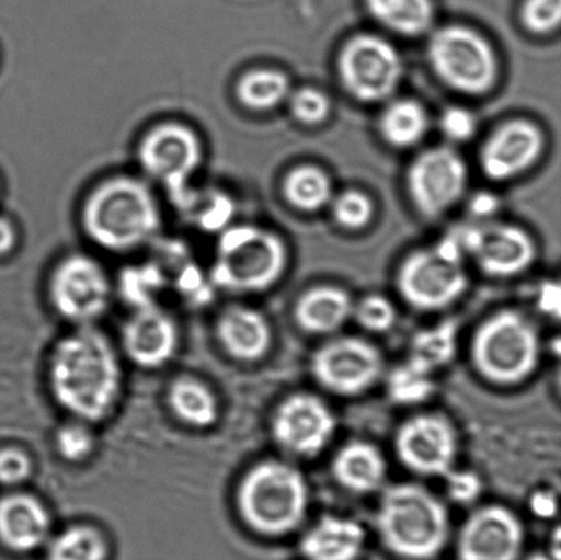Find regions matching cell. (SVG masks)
<instances>
[{
	"label": "cell",
	"mask_w": 561,
	"mask_h": 560,
	"mask_svg": "<svg viewBox=\"0 0 561 560\" xmlns=\"http://www.w3.org/2000/svg\"><path fill=\"white\" fill-rule=\"evenodd\" d=\"M49 381L57 402L82 421L106 419L123 389L117 354L103 333L81 327L55 348Z\"/></svg>",
	"instance_id": "1"
},
{
	"label": "cell",
	"mask_w": 561,
	"mask_h": 560,
	"mask_svg": "<svg viewBox=\"0 0 561 560\" xmlns=\"http://www.w3.org/2000/svg\"><path fill=\"white\" fill-rule=\"evenodd\" d=\"M82 225L93 243L124 252L156 236L161 228V210L145 181L118 175L103 181L87 197Z\"/></svg>",
	"instance_id": "2"
},
{
	"label": "cell",
	"mask_w": 561,
	"mask_h": 560,
	"mask_svg": "<svg viewBox=\"0 0 561 560\" xmlns=\"http://www.w3.org/2000/svg\"><path fill=\"white\" fill-rule=\"evenodd\" d=\"M383 546L409 560H431L447 546L449 514L427 488L403 482L383 490L377 512Z\"/></svg>",
	"instance_id": "3"
},
{
	"label": "cell",
	"mask_w": 561,
	"mask_h": 560,
	"mask_svg": "<svg viewBox=\"0 0 561 560\" xmlns=\"http://www.w3.org/2000/svg\"><path fill=\"white\" fill-rule=\"evenodd\" d=\"M310 492L301 471L279 460L252 468L239 488L241 517L265 536H284L306 518Z\"/></svg>",
	"instance_id": "4"
},
{
	"label": "cell",
	"mask_w": 561,
	"mask_h": 560,
	"mask_svg": "<svg viewBox=\"0 0 561 560\" xmlns=\"http://www.w3.org/2000/svg\"><path fill=\"white\" fill-rule=\"evenodd\" d=\"M541 339L536 323L516 310H502L477 329L471 344L476 369L489 382L516 386L540 364Z\"/></svg>",
	"instance_id": "5"
},
{
	"label": "cell",
	"mask_w": 561,
	"mask_h": 560,
	"mask_svg": "<svg viewBox=\"0 0 561 560\" xmlns=\"http://www.w3.org/2000/svg\"><path fill=\"white\" fill-rule=\"evenodd\" d=\"M286 262L288 254L278 236L240 225L222 233L213 279L233 293H257L278 282Z\"/></svg>",
	"instance_id": "6"
},
{
	"label": "cell",
	"mask_w": 561,
	"mask_h": 560,
	"mask_svg": "<svg viewBox=\"0 0 561 560\" xmlns=\"http://www.w3.org/2000/svg\"><path fill=\"white\" fill-rule=\"evenodd\" d=\"M465 258L453 233L432 250L414 252L400 267V295L407 304L421 311H437L454 305L469 285Z\"/></svg>",
	"instance_id": "7"
},
{
	"label": "cell",
	"mask_w": 561,
	"mask_h": 560,
	"mask_svg": "<svg viewBox=\"0 0 561 560\" xmlns=\"http://www.w3.org/2000/svg\"><path fill=\"white\" fill-rule=\"evenodd\" d=\"M428 60L439 79L470 95L485 93L496 81L497 62L492 47L469 27L450 25L434 33L428 43Z\"/></svg>",
	"instance_id": "8"
},
{
	"label": "cell",
	"mask_w": 561,
	"mask_h": 560,
	"mask_svg": "<svg viewBox=\"0 0 561 560\" xmlns=\"http://www.w3.org/2000/svg\"><path fill=\"white\" fill-rule=\"evenodd\" d=\"M139 161L145 172L161 181L179 205L192 202L188 181L202 163V142L190 126L159 124L142 137Z\"/></svg>",
	"instance_id": "9"
},
{
	"label": "cell",
	"mask_w": 561,
	"mask_h": 560,
	"mask_svg": "<svg viewBox=\"0 0 561 560\" xmlns=\"http://www.w3.org/2000/svg\"><path fill=\"white\" fill-rule=\"evenodd\" d=\"M339 69L346 90L363 102H381L393 95L403 76L398 49L373 35L352 38L340 55Z\"/></svg>",
	"instance_id": "10"
},
{
	"label": "cell",
	"mask_w": 561,
	"mask_h": 560,
	"mask_svg": "<svg viewBox=\"0 0 561 560\" xmlns=\"http://www.w3.org/2000/svg\"><path fill=\"white\" fill-rule=\"evenodd\" d=\"M311 372L328 391L354 397L366 392L381 378L383 358L381 351L365 339L335 338L316 351Z\"/></svg>",
	"instance_id": "11"
},
{
	"label": "cell",
	"mask_w": 561,
	"mask_h": 560,
	"mask_svg": "<svg viewBox=\"0 0 561 560\" xmlns=\"http://www.w3.org/2000/svg\"><path fill=\"white\" fill-rule=\"evenodd\" d=\"M465 256H470L492 277H513L529 268L536 245L529 235L513 225L489 221L465 225L453 233Z\"/></svg>",
	"instance_id": "12"
},
{
	"label": "cell",
	"mask_w": 561,
	"mask_h": 560,
	"mask_svg": "<svg viewBox=\"0 0 561 560\" xmlns=\"http://www.w3.org/2000/svg\"><path fill=\"white\" fill-rule=\"evenodd\" d=\"M110 293L112 287L101 263L82 254L65 258L49 284L55 309L66 320L82 327L107 310Z\"/></svg>",
	"instance_id": "13"
},
{
	"label": "cell",
	"mask_w": 561,
	"mask_h": 560,
	"mask_svg": "<svg viewBox=\"0 0 561 560\" xmlns=\"http://www.w3.org/2000/svg\"><path fill=\"white\" fill-rule=\"evenodd\" d=\"M466 185V163L448 147L432 148L411 164V199L425 217L436 218L447 213L463 196Z\"/></svg>",
	"instance_id": "14"
},
{
	"label": "cell",
	"mask_w": 561,
	"mask_h": 560,
	"mask_svg": "<svg viewBox=\"0 0 561 560\" xmlns=\"http://www.w3.org/2000/svg\"><path fill=\"white\" fill-rule=\"evenodd\" d=\"M394 448L407 469L421 476L444 477L454 469L458 436L444 415L420 414L399 427Z\"/></svg>",
	"instance_id": "15"
},
{
	"label": "cell",
	"mask_w": 561,
	"mask_h": 560,
	"mask_svg": "<svg viewBox=\"0 0 561 560\" xmlns=\"http://www.w3.org/2000/svg\"><path fill=\"white\" fill-rule=\"evenodd\" d=\"M274 441L285 452L310 458L328 446L335 431L332 410L310 393H296L278 405L273 416Z\"/></svg>",
	"instance_id": "16"
},
{
	"label": "cell",
	"mask_w": 561,
	"mask_h": 560,
	"mask_svg": "<svg viewBox=\"0 0 561 560\" xmlns=\"http://www.w3.org/2000/svg\"><path fill=\"white\" fill-rule=\"evenodd\" d=\"M525 530L510 508L491 504L476 510L461 526L459 560H518Z\"/></svg>",
	"instance_id": "17"
},
{
	"label": "cell",
	"mask_w": 561,
	"mask_h": 560,
	"mask_svg": "<svg viewBox=\"0 0 561 560\" xmlns=\"http://www.w3.org/2000/svg\"><path fill=\"white\" fill-rule=\"evenodd\" d=\"M541 130L527 121H513L494 132L481 153L483 173L494 181H505L525 172L540 157Z\"/></svg>",
	"instance_id": "18"
},
{
	"label": "cell",
	"mask_w": 561,
	"mask_h": 560,
	"mask_svg": "<svg viewBox=\"0 0 561 560\" xmlns=\"http://www.w3.org/2000/svg\"><path fill=\"white\" fill-rule=\"evenodd\" d=\"M179 332L167 312L156 305L137 309L124 329V347L129 358L142 367H159L178 350Z\"/></svg>",
	"instance_id": "19"
},
{
	"label": "cell",
	"mask_w": 561,
	"mask_h": 560,
	"mask_svg": "<svg viewBox=\"0 0 561 560\" xmlns=\"http://www.w3.org/2000/svg\"><path fill=\"white\" fill-rule=\"evenodd\" d=\"M51 521L36 498L16 493L0 499V541L11 551L31 552L49 540Z\"/></svg>",
	"instance_id": "20"
},
{
	"label": "cell",
	"mask_w": 561,
	"mask_h": 560,
	"mask_svg": "<svg viewBox=\"0 0 561 560\" xmlns=\"http://www.w3.org/2000/svg\"><path fill=\"white\" fill-rule=\"evenodd\" d=\"M366 545V532L355 521L324 515L300 541L307 560H356Z\"/></svg>",
	"instance_id": "21"
},
{
	"label": "cell",
	"mask_w": 561,
	"mask_h": 560,
	"mask_svg": "<svg viewBox=\"0 0 561 560\" xmlns=\"http://www.w3.org/2000/svg\"><path fill=\"white\" fill-rule=\"evenodd\" d=\"M218 338L233 358L244 362L261 359L272 344V329L260 311L233 306L218 321Z\"/></svg>",
	"instance_id": "22"
},
{
	"label": "cell",
	"mask_w": 561,
	"mask_h": 560,
	"mask_svg": "<svg viewBox=\"0 0 561 560\" xmlns=\"http://www.w3.org/2000/svg\"><path fill=\"white\" fill-rule=\"evenodd\" d=\"M332 470L335 481L345 490L366 495L381 490L388 465L373 444L351 442L335 454Z\"/></svg>",
	"instance_id": "23"
},
{
	"label": "cell",
	"mask_w": 561,
	"mask_h": 560,
	"mask_svg": "<svg viewBox=\"0 0 561 560\" xmlns=\"http://www.w3.org/2000/svg\"><path fill=\"white\" fill-rule=\"evenodd\" d=\"M354 301L344 289L323 285L307 290L297 300L295 320L302 331L312 334H332L352 318Z\"/></svg>",
	"instance_id": "24"
},
{
	"label": "cell",
	"mask_w": 561,
	"mask_h": 560,
	"mask_svg": "<svg viewBox=\"0 0 561 560\" xmlns=\"http://www.w3.org/2000/svg\"><path fill=\"white\" fill-rule=\"evenodd\" d=\"M366 4L379 24L400 35H422L433 24L432 0H366Z\"/></svg>",
	"instance_id": "25"
},
{
	"label": "cell",
	"mask_w": 561,
	"mask_h": 560,
	"mask_svg": "<svg viewBox=\"0 0 561 560\" xmlns=\"http://www.w3.org/2000/svg\"><path fill=\"white\" fill-rule=\"evenodd\" d=\"M169 403L174 414L185 424L208 427L218 420L216 395L195 378H179L169 389Z\"/></svg>",
	"instance_id": "26"
},
{
	"label": "cell",
	"mask_w": 561,
	"mask_h": 560,
	"mask_svg": "<svg viewBox=\"0 0 561 560\" xmlns=\"http://www.w3.org/2000/svg\"><path fill=\"white\" fill-rule=\"evenodd\" d=\"M458 350V325L455 321L422 329L411 340L409 361L433 373L453 362Z\"/></svg>",
	"instance_id": "27"
},
{
	"label": "cell",
	"mask_w": 561,
	"mask_h": 560,
	"mask_svg": "<svg viewBox=\"0 0 561 560\" xmlns=\"http://www.w3.org/2000/svg\"><path fill=\"white\" fill-rule=\"evenodd\" d=\"M379 125L383 139L389 145L407 148L415 146L425 137L428 119L420 103L405 99L390 104Z\"/></svg>",
	"instance_id": "28"
},
{
	"label": "cell",
	"mask_w": 561,
	"mask_h": 560,
	"mask_svg": "<svg viewBox=\"0 0 561 560\" xmlns=\"http://www.w3.org/2000/svg\"><path fill=\"white\" fill-rule=\"evenodd\" d=\"M289 93V81L285 75L272 69L251 70L236 87L241 104L256 112L271 110L285 101Z\"/></svg>",
	"instance_id": "29"
},
{
	"label": "cell",
	"mask_w": 561,
	"mask_h": 560,
	"mask_svg": "<svg viewBox=\"0 0 561 560\" xmlns=\"http://www.w3.org/2000/svg\"><path fill=\"white\" fill-rule=\"evenodd\" d=\"M107 541L92 526H71L48 540V560H106Z\"/></svg>",
	"instance_id": "30"
},
{
	"label": "cell",
	"mask_w": 561,
	"mask_h": 560,
	"mask_svg": "<svg viewBox=\"0 0 561 560\" xmlns=\"http://www.w3.org/2000/svg\"><path fill=\"white\" fill-rule=\"evenodd\" d=\"M285 196L300 210L316 212L332 199V184L318 168H297L285 181Z\"/></svg>",
	"instance_id": "31"
},
{
	"label": "cell",
	"mask_w": 561,
	"mask_h": 560,
	"mask_svg": "<svg viewBox=\"0 0 561 560\" xmlns=\"http://www.w3.org/2000/svg\"><path fill=\"white\" fill-rule=\"evenodd\" d=\"M387 389L396 404L414 405L425 402L434 391L433 373L407 359L389 373Z\"/></svg>",
	"instance_id": "32"
},
{
	"label": "cell",
	"mask_w": 561,
	"mask_h": 560,
	"mask_svg": "<svg viewBox=\"0 0 561 560\" xmlns=\"http://www.w3.org/2000/svg\"><path fill=\"white\" fill-rule=\"evenodd\" d=\"M352 318L368 332L383 333L393 328L396 309L389 299L381 295H368L354 304Z\"/></svg>",
	"instance_id": "33"
},
{
	"label": "cell",
	"mask_w": 561,
	"mask_h": 560,
	"mask_svg": "<svg viewBox=\"0 0 561 560\" xmlns=\"http://www.w3.org/2000/svg\"><path fill=\"white\" fill-rule=\"evenodd\" d=\"M335 219L344 228L359 229L366 227L373 217V203L360 192L348 191L334 201Z\"/></svg>",
	"instance_id": "34"
},
{
	"label": "cell",
	"mask_w": 561,
	"mask_h": 560,
	"mask_svg": "<svg viewBox=\"0 0 561 560\" xmlns=\"http://www.w3.org/2000/svg\"><path fill=\"white\" fill-rule=\"evenodd\" d=\"M58 453L70 462H79L92 453L95 438L90 430L81 424H69L60 427L55 437Z\"/></svg>",
	"instance_id": "35"
},
{
	"label": "cell",
	"mask_w": 561,
	"mask_h": 560,
	"mask_svg": "<svg viewBox=\"0 0 561 560\" xmlns=\"http://www.w3.org/2000/svg\"><path fill=\"white\" fill-rule=\"evenodd\" d=\"M522 20L531 32H552L560 24L561 0H526Z\"/></svg>",
	"instance_id": "36"
},
{
	"label": "cell",
	"mask_w": 561,
	"mask_h": 560,
	"mask_svg": "<svg viewBox=\"0 0 561 560\" xmlns=\"http://www.w3.org/2000/svg\"><path fill=\"white\" fill-rule=\"evenodd\" d=\"M291 114L296 119L307 125H316L327 119L330 112V103L322 92L305 88L297 91L290 99Z\"/></svg>",
	"instance_id": "37"
},
{
	"label": "cell",
	"mask_w": 561,
	"mask_h": 560,
	"mask_svg": "<svg viewBox=\"0 0 561 560\" xmlns=\"http://www.w3.org/2000/svg\"><path fill=\"white\" fill-rule=\"evenodd\" d=\"M162 287V277L156 271H147L145 273H131L124 285L126 299L136 306L141 307L153 306V295Z\"/></svg>",
	"instance_id": "38"
},
{
	"label": "cell",
	"mask_w": 561,
	"mask_h": 560,
	"mask_svg": "<svg viewBox=\"0 0 561 560\" xmlns=\"http://www.w3.org/2000/svg\"><path fill=\"white\" fill-rule=\"evenodd\" d=\"M444 477L447 480L448 496L455 503L471 504L481 496L482 481L474 471L453 469Z\"/></svg>",
	"instance_id": "39"
},
{
	"label": "cell",
	"mask_w": 561,
	"mask_h": 560,
	"mask_svg": "<svg viewBox=\"0 0 561 560\" xmlns=\"http://www.w3.org/2000/svg\"><path fill=\"white\" fill-rule=\"evenodd\" d=\"M32 473L30 457L21 449H0V482L15 485L25 481Z\"/></svg>",
	"instance_id": "40"
},
{
	"label": "cell",
	"mask_w": 561,
	"mask_h": 560,
	"mask_svg": "<svg viewBox=\"0 0 561 560\" xmlns=\"http://www.w3.org/2000/svg\"><path fill=\"white\" fill-rule=\"evenodd\" d=\"M439 124H442L444 135L455 141L469 140L477 129L474 115L463 107L445 110Z\"/></svg>",
	"instance_id": "41"
},
{
	"label": "cell",
	"mask_w": 561,
	"mask_h": 560,
	"mask_svg": "<svg viewBox=\"0 0 561 560\" xmlns=\"http://www.w3.org/2000/svg\"><path fill=\"white\" fill-rule=\"evenodd\" d=\"M499 199L496 195L489 194V192H481L472 197L470 202V212L472 216L480 221H488L489 218L494 216L499 210Z\"/></svg>",
	"instance_id": "42"
},
{
	"label": "cell",
	"mask_w": 561,
	"mask_h": 560,
	"mask_svg": "<svg viewBox=\"0 0 561 560\" xmlns=\"http://www.w3.org/2000/svg\"><path fill=\"white\" fill-rule=\"evenodd\" d=\"M530 507L538 517L552 518L558 510L557 496L548 491L537 492L531 498Z\"/></svg>",
	"instance_id": "43"
},
{
	"label": "cell",
	"mask_w": 561,
	"mask_h": 560,
	"mask_svg": "<svg viewBox=\"0 0 561 560\" xmlns=\"http://www.w3.org/2000/svg\"><path fill=\"white\" fill-rule=\"evenodd\" d=\"M538 305H540V309L546 311L549 316L559 317L560 312V288L558 284L549 283L543 285L540 294V298H538Z\"/></svg>",
	"instance_id": "44"
},
{
	"label": "cell",
	"mask_w": 561,
	"mask_h": 560,
	"mask_svg": "<svg viewBox=\"0 0 561 560\" xmlns=\"http://www.w3.org/2000/svg\"><path fill=\"white\" fill-rule=\"evenodd\" d=\"M15 229L9 219L0 217V255L9 254L14 249Z\"/></svg>",
	"instance_id": "45"
},
{
	"label": "cell",
	"mask_w": 561,
	"mask_h": 560,
	"mask_svg": "<svg viewBox=\"0 0 561 560\" xmlns=\"http://www.w3.org/2000/svg\"><path fill=\"white\" fill-rule=\"evenodd\" d=\"M527 560H554L552 557L546 556V553H535Z\"/></svg>",
	"instance_id": "46"
}]
</instances>
